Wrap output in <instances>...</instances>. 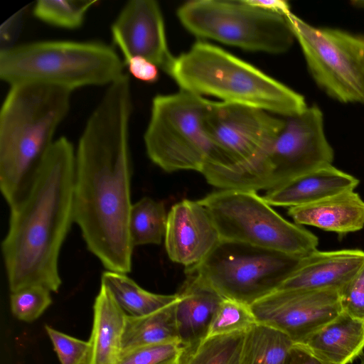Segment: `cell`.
Wrapping results in <instances>:
<instances>
[{
    "instance_id": "cell-16",
    "label": "cell",
    "mask_w": 364,
    "mask_h": 364,
    "mask_svg": "<svg viewBox=\"0 0 364 364\" xmlns=\"http://www.w3.org/2000/svg\"><path fill=\"white\" fill-rule=\"evenodd\" d=\"M364 266V251H318L304 257L279 290L341 289Z\"/></svg>"
},
{
    "instance_id": "cell-8",
    "label": "cell",
    "mask_w": 364,
    "mask_h": 364,
    "mask_svg": "<svg viewBox=\"0 0 364 364\" xmlns=\"http://www.w3.org/2000/svg\"><path fill=\"white\" fill-rule=\"evenodd\" d=\"M199 200L208 211L220 240L297 257L317 250L318 239L314 234L284 218L256 191L220 189Z\"/></svg>"
},
{
    "instance_id": "cell-18",
    "label": "cell",
    "mask_w": 364,
    "mask_h": 364,
    "mask_svg": "<svg viewBox=\"0 0 364 364\" xmlns=\"http://www.w3.org/2000/svg\"><path fill=\"white\" fill-rule=\"evenodd\" d=\"M176 292V325L181 344L193 348L200 343L206 334L219 304L223 298L193 272Z\"/></svg>"
},
{
    "instance_id": "cell-15",
    "label": "cell",
    "mask_w": 364,
    "mask_h": 364,
    "mask_svg": "<svg viewBox=\"0 0 364 364\" xmlns=\"http://www.w3.org/2000/svg\"><path fill=\"white\" fill-rule=\"evenodd\" d=\"M220 240L215 223L200 200H182L168 211L164 241L172 262L186 269L195 267Z\"/></svg>"
},
{
    "instance_id": "cell-9",
    "label": "cell",
    "mask_w": 364,
    "mask_h": 364,
    "mask_svg": "<svg viewBox=\"0 0 364 364\" xmlns=\"http://www.w3.org/2000/svg\"><path fill=\"white\" fill-rule=\"evenodd\" d=\"M176 14L192 34L249 51L281 54L295 40L286 16L247 0H191Z\"/></svg>"
},
{
    "instance_id": "cell-6",
    "label": "cell",
    "mask_w": 364,
    "mask_h": 364,
    "mask_svg": "<svg viewBox=\"0 0 364 364\" xmlns=\"http://www.w3.org/2000/svg\"><path fill=\"white\" fill-rule=\"evenodd\" d=\"M284 121L272 145L260 161L247 166H213L207 173V182L220 189L267 191L332 164L334 151L326 139L319 107H308Z\"/></svg>"
},
{
    "instance_id": "cell-10",
    "label": "cell",
    "mask_w": 364,
    "mask_h": 364,
    "mask_svg": "<svg viewBox=\"0 0 364 364\" xmlns=\"http://www.w3.org/2000/svg\"><path fill=\"white\" fill-rule=\"evenodd\" d=\"M304 257L220 240L195 273L223 299L250 306L276 291Z\"/></svg>"
},
{
    "instance_id": "cell-32",
    "label": "cell",
    "mask_w": 364,
    "mask_h": 364,
    "mask_svg": "<svg viewBox=\"0 0 364 364\" xmlns=\"http://www.w3.org/2000/svg\"><path fill=\"white\" fill-rule=\"evenodd\" d=\"M343 311L364 321V266L340 289Z\"/></svg>"
},
{
    "instance_id": "cell-21",
    "label": "cell",
    "mask_w": 364,
    "mask_h": 364,
    "mask_svg": "<svg viewBox=\"0 0 364 364\" xmlns=\"http://www.w3.org/2000/svg\"><path fill=\"white\" fill-rule=\"evenodd\" d=\"M93 310L87 364H117L127 314L102 284Z\"/></svg>"
},
{
    "instance_id": "cell-31",
    "label": "cell",
    "mask_w": 364,
    "mask_h": 364,
    "mask_svg": "<svg viewBox=\"0 0 364 364\" xmlns=\"http://www.w3.org/2000/svg\"><path fill=\"white\" fill-rule=\"evenodd\" d=\"M45 328L61 364H87L90 355L89 341L67 335L48 325Z\"/></svg>"
},
{
    "instance_id": "cell-5",
    "label": "cell",
    "mask_w": 364,
    "mask_h": 364,
    "mask_svg": "<svg viewBox=\"0 0 364 364\" xmlns=\"http://www.w3.org/2000/svg\"><path fill=\"white\" fill-rule=\"evenodd\" d=\"M114 50L98 41H41L1 49L0 77L12 86L38 83L70 92L107 87L125 73Z\"/></svg>"
},
{
    "instance_id": "cell-12",
    "label": "cell",
    "mask_w": 364,
    "mask_h": 364,
    "mask_svg": "<svg viewBox=\"0 0 364 364\" xmlns=\"http://www.w3.org/2000/svg\"><path fill=\"white\" fill-rule=\"evenodd\" d=\"M284 122L261 109L221 101L210 100L205 116L213 144L232 166H249L260 161Z\"/></svg>"
},
{
    "instance_id": "cell-19",
    "label": "cell",
    "mask_w": 364,
    "mask_h": 364,
    "mask_svg": "<svg viewBox=\"0 0 364 364\" xmlns=\"http://www.w3.org/2000/svg\"><path fill=\"white\" fill-rule=\"evenodd\" d=\"M288 215L297 225L314 226L343 235L364 227V200L354 191H345L309 204L289 208Z\"/></svg>"
},
{
    "instance_id": "cell-23",
    "label": "cell",
    "mask_w": 364,
    "mask_h": 364,
    "mask_svg": "<svg viewBox=\"0 0 364 364\" xmlns=\"http://www.w3.org/2000/svg\"><path fill=\"white\" fill-rule=\"evenodd\" d=\"M101 284L110 292L127 316H143L154 313L177 301L178 295L149 292L126 275L107 271L102 274Z\"/></svg>"
},
{
    "instance_id": "cell-17",
    "label": "cell",
    "mask_w": 364,
    "mask_h": 364,
    "mask_svg": "<svg viewBox=\"0 0 364 364\" xmlns=\"http://www.w3.org/2000/svg\"><path fill=\"white\" fill-rule=\"evenodd\" d=\"M359 180L328 165L307 172L266 191L262 196L270 205L296 207L331 196L354 191Z\"/></svg>"
},
{
    "instance_id": "cell-2",
    "label": "cell",
    "mask_w": 364,
    "mask_h": 364,
    "mask_svg": "<svg viewBox=\"0 0 364 364\" xmlns=\"http://www.w3.org/2000/svg\"><path fill=\"white\" fill-rule=\"evenodd\" d=\"M75 176L73 146L60 137L46 153L28 193L10 207L1 250L11 292L31 286L58 291L60 250L74 222Z\"/></svg>"
},
{
    "instance_id": "cell-1",
    "label": "cell",
    "mask_w": 364,
    "mask_h": 364,
    "mask_svg": "<svg viewBox=\"0 0 364 364\" xmlns=\"http://www.w3.org/2000/svg\"><path fill=\"white\" fill-rule=\"evenodd\" d=\"M132 105L130 79L124 74L107 87L75 151L73 221L103 266L122 274L131 272L134 248L129 229Z\"/></svg>"
},
{
    "instance_id": "cell-37",
    "label": "cell",
    "mask_w": 364,
    "mask_h": 364,
    "mask_svg": "<svg viewBox=\"0 0 364 364\" xmlns=\"http://www.w3.org/2000/svg\"><path fill=\"white\" fill-rule=\"evenodd\" d=\"M352 4L359 8H364V1H353Z\"/></svg>"
},
{
    "instance_id": "cell-25",
    "label": "cell",
    "mask_w": 364,
    "mask_h": 364,
    "mask_svg": "<svg viewBox=\"0 0 364 364\" xmlns=\"http://www.w3.org/2000/svg\"><path fill=\"white\" fill-rule=\"evenodd\" d=\"M167 216L164 203L149 197L132 204L129 229L133 246L160 244L165 235Z\"/></svg>"
},
{
    "instance_id": "cell-7",
    "label": "cell",
    "mask_w": 364,
    "mask_h": 364,
    "mask_svg": "<svg viewBox=\"0 0 364 364\" xmlns=\"http://www.w3.org/2000/svg\"><path fill=\"white\" fill-rule=\"evenodd\" d=\"M209 102L183 90L154 97L144 135L153 163L166 172L201 173L206 165L230 166L208 134L205 116Z\"/></svg>"
},
{
    "instance_id": "cell-24",
    "label": "cell",
    "mask_w": 364,
    "mask_h": 364,
    "mask_svg": "<svg viewBox=\"0 0 364 364\" xmlns=\"http://www.w3.org/2000/svg\"><path fill=\"white\" fill-rule=\"evenodd\" d=\"M294 346L283 332L257 323L245 333L239 364H287Z\"/></svg>"
},
{
    "instance_id": "cell-11",
    "label": "cell",
    "mask_w": 364,
    "mask_h": 364,
    "mask_svg": "<svg viewBox=\"0 0 364 364\" xmlns=\"http://www.w3.org/2000/svg\"><path fill=\"white\" fill-rule=\"evenodd\" d=\"M286 17L316 83L340 102L364 105V35Z\"/></svg>"
},
{
    "instance_id": "cell-28",
    "label": "cell",
    "mask_w": 364,
    "mask_h": 364,
    "mask_svg": "<svg viewBox=\"0 0 364 364\" xmlns=\"http://www.w3.org/2000/svg\"><path fill=\"white\" fill-rule=\"evenodd\" d=\"M256 323L257 322L250 306L223 299L213 316L205 339L237 331H246Z\"/></svg>"
},
{
    "instance_id": "cell-30",
    "label": "cell",
    "mask_w": 364,
    "mask_h": 364,
    "mask_svg": "<svg viewBox=\"0 0 364 364\" xmlns=\"http://www.w3.org/2000/svg\"><path fill=\"white\" fill-rule=\"evenodd\" d=\"M184 349L180 342L139 346L121 352L117 364H161L177 357Z\"/></svg>"
},
{
    "instance_id": "cell-13",
    "label": "cell",
    "mask_w": 364,
    "mask_h": 364,
    "mask_svg": "<svg viewBox=\"0 0 364 364\" xmlns=\"http://www.w3.org/2000/svg\"><path fill=\"white\" fill-rule=\"evenodd\" d=\"M250 308L257 323L283 332L294 344L301 343L343 311L338 289L274 291Z\"/></svg>"
},
{
    "instance_id": "cell-22",
    "label": "cell",
    "mask_w": 364,
    "mask_h": 364,
    "mask_svg": "<svg viewBox=\"0 0 364 364\" xmlns=\"http://www.w3.org/2000/svg\"><path fill=\"white\" fill-rule=\"evenodd\" d=\"M178 300L146 316L127 315L121 341V352L151 344L181 343L176 316Z\"/></svg>"
},
{
    "instance_id": "cell-26",
    "label": "cell",
    "mask_w": 364,
    "mask_h": 364,
    "mask_svg": "<svg viewBox=\"0 0 364 364\" xmlns=\"http://www.w3.org/2000/svg\"><path fill=\"white\" fill-rule=\"evenodd\" d=\"M246 331L210 337L193 348H185L182 364H239Z\"/></svg>"
},
{
    "instance_id": "cell-38",
    "label": "cell",
    "mask_w": 364,
    "mask_h": 364,
    "mask_svg": "<svg viewBox=\"0 0 364 364\" xmlns=\"http://www.w3.org/2000/svg\"><path fill=\"white\" fill-rule=\"evenodd\" d=\"M360 364H364V354L360 356Z\"/></svg>"
},
{
    "instance_id": "cell-27",
    "label": "cell",
    "mask_w": 364,
    "mask_h": 364,
    "mask_svg": "<svg viewBox=\"0 0 364 364\" xmlns=\"http://www.w3.org/2000/svg\"><path fill=\"white\" fill-rule=\"evenodd\" d=\"M97 3L91 0H40L33 14L39 20L67 29L81 26L88 11Z\"/></svg>"
},
{
    "instance_id": "cell-35",
    "label": "cell",
    "mask_w": 364,
    "mask_h": 364,
    "mask_svg": "<svg viewBox=\"0 0 364 364\" xmlns=\"http://www.w3.org/2000/svg\"><path fill=\"white\" fill-rule=\"evenodd\" d=\"M287 364H323L306 348L294 344L291 350Z\"/></svg>"
},
{
    "instance_id": "cell-29",
    "label": "cell",
    "mask_w": 364,
    "mask_h": 364,
    "mask_svg": "<svg viewBox=\"0 0 364 364\" xmlns=\"http://www.w3.org/2000/svg\"><path fill=\"white\" fill-rule=\"evenodd\" d=\"M50 291L41 286H31L11 292V309L18 319L31 322L51 304Z\"/></svg>"
},
{
    "instance_id": "cell-36",
    "label": "cell",
    "mask_w": 364,
    "mask_h": 364,
    "mask_svg": "<svg viewBox=\"0 0 364 364\" xmlns=\"http://www.w3.org/2000/svg\"><path fill=\"white\" fill-rule=\"evenodd\" d=\"M185 350V349H184ZM184 351V350H183ZM183 351L182 353H181L179 355H178L177 357L173 358V359H171L168 361H166L164 363H162L161 364H182V358H183Z\"/></svg>"
},
{
    "instance_id": "cell-20",
    "label": "cell",
    "mask_w": 364,
    "mask_h": 364,
    "mask_svg": "<svg viewBox=\"0 0 364 364\" xmlns=\"http://www.w3.org/2000/svg\"><path fill=\"white\" fill-rule=\"evenodd\" d=\"M299 345L323 364H349L363 355L364 321L342 311Z\"/></svg>"
},
{
    "instance_id": "cell-34",
    "label": "cell",
    "mask_w": 364,
    "mask_h": 364,
    "mask_svg": "<svg viewBox=\"0 0 364 364\" xmlns=\"http://www.w3.org/2000/svg\"><path fill=\"white\" fill-rule=\"evenodd\" d=\"M249 4L256 7L276 13L284 16L291 14L290 5L283 0H247Z\"/></svg>"
},
{
    "instance_id": "cell-14",
    "label": "cell",
    "mask_w": 364,
    "mask_h": 364,
    "mask_svg": "<svg viewBox=\"0 0 364 364\" xmlns=\"http://www.w3.org/2000/svg\"><path fill=\"white\" fill-rule=\"evenodd\" d=\"M122 55L140 56L167 74L173 57L168 47L161 8L154 0H132L121 9L111 28Z\"/></svg>"
},
{
    "instance_id": "cell-33",
    "label": "cell",
    "mask_w": 364,
    "mask_h": 364,
    "mask_svg": "<svg viewBox=\"0 0 364 364\" xmlns=\"http://www.w3.org/2000/svg\"><path fill=\"white\" fill-rule=\"evenodd\" d=\"M124 64L136 79L145 82H154L159 78V68L147 59L129 55H123Z\"/></svg>"
},
{
    "instance_id": "cell-4",
    "label": "cell",
    "mask_w": 364,
    "mask_h": 364,
    "mask_svg": "<svg viewBox=\"0 0 364 364\" xmlns=\"http://www.w3.org/2000/svg\"><path fill=\"white\" fill-rule=\"evenodd\" d=\"M168 75L180 90L284 117L300 114L308 107L301 94L224 49L203 41L175 57Z\"/></svg>"
},
{
    "instance_id": "cell-3",
    "label": "cell",
    "mask_w": 364,
    "mask_h": 364,
    "mask_svg": "<svg viewBox=\"0 0 364 364\" xmlns=\"http://www.w3.org/2000/svg\"><path fill=\"white\" fill-rule=\"evenodd\" d=\"M71 92L38 83L10 86L0 112V188L9 207L31 189L68 113Z\"/></svg>"
}]
</instances>
